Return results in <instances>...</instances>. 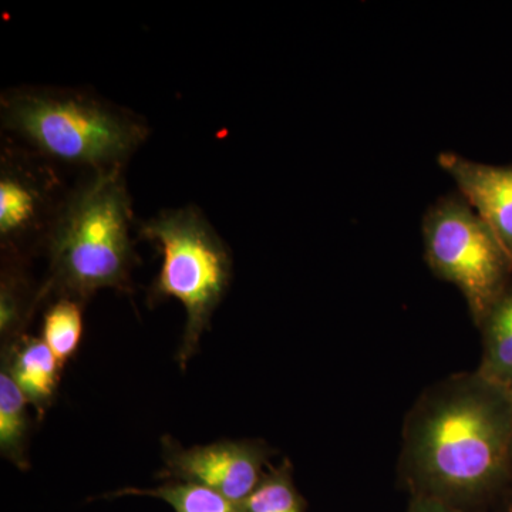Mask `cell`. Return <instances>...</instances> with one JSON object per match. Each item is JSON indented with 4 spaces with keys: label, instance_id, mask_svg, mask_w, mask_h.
<instances>
[{
    "label": "cell",
    "instance_id": "obj_5",
    "mask_svg": "<svg viewBox=\"0 0 512 512\" xmlns=\"http://www.w3.org/2000/svg\"><path fill=\"white\" fill-rule=\"evenodd\" d=\"M421 228L431 272L457 286L480 326L511 285L512 256L458 192L431 205Z\"/></svg>",
    "mask_w": 512,
    "mask_h": 512
},
{
    "label": "cell",
    "instance_id": "obj_6",
    "mask_svg": "<svg viewBox=\"0 0 512 512\" xmlns=\"http://www.w3.org/2000/svg\"><path fill=\"white\" fill-rule=\"evenodd\" d=\"M70 188L56 167L12 141L0 156V242L9 256L45 248L47 235Z\"/></svg>",
    "mask_w": 512,
    "mask_h": 512
},
{
    "label": "cell",
    "instance_id": "obj_9",
    "mask_svg": "<svg viewBox=\"0 0 512 512\" xmlns=\"http://www.w3.org/2000/svg\"><path fill=\"white\" fill-rule=\"evenodd\" d=\"M3 366L18 384L26 400L43 416L55 397L60 365L42 338L20 336L9 350Z\"/></svg>",
    "mask_w": 512,
    "mask_h": 512
},
{
    "label": "cell",
    "instance_id": "obj_16",
    "mask_svg": "<svg viewBox=\"0 0 512 512\" xmlns=\"http://www.w3.org/2000/svg\"><path fill=\"white\" fill-rule=\"evenodd\" d=\"M406 512H476L467 510V508L456 507L443 503V501L433 500V498L412 497L409 508Z\"/></svg>",
    "mask_w": 512,
    "mask_h": 512
},
{
    "label": "cell",
    "instance_id": "obj_12",
    "mask_svg": "<svg viewBox=\"0 0 512 512\" xmlns=\"http://www.w3.org/2000/svg\"><path fill=\"white\" fill-rule=\"evenodd\" d=\"M82 303L62 296L49 306L43 316L42 339L62 366L76 353L82 340Z\"/></svg>",
    "mask_w": 512,
    "mask_h": 512
},
{
    "label": "cell",
    "instance_id": "obj_7",
    "mask_svg": "<svg viewBox=\"0 0 512 512\" xmlns=\"http://www.w3.org/2000/svg\"><path fill=\"white\" fill-rule=\"evenodd\" d=\"M165 470L161 476L210 488L242 504L261 483L271 450L262 441L224 440L183 448L164 441Z\"/></svg>",
    "mask_w": 512,
    "mask_h": 512
},
{
    "label": "cell",
    "instance_id": "obj_3",
    "mask_svg": "<svg viewBox=\"0 0 512 512\" xmlns=\"http://www.w3.org/2000/svg\"><path fill=\"white\" fill-rule=\"evenodd\" d=\"M131 224L124 170L82 175L47 235L49 276L37 302L52 293L84 302L100 289H130L136 258Z\"/></svg>",
    "mask_w": 512,
    "mask_h": 512
},
{
    "label": "cell",
    "instance_id": "obj_10",
    "mask_svg": "<svg viewBox=\"0 0 512 512\" xmlns=\"http://www.w3.org/2000/svg\"><path fill=\"white\" fill-rule=\"evenodd\" d=\"M483 330V360L478 372L512 392V284L478 326Z\"/></svg>",
    "mask_w": 512,
    "mask_h": 512
},
{
    "label": "cell",
    "instance_id": "obj_8",
    "mask_svg": "<svg viewBox=\"0 0 512 512\" xmlns=\"http://www.w3.org/2000/svg\"><path fill=\"white\" fill-rule=\"evenodd\" d=\"M439 165L512 256V164H483L441 153Z\"/></svg>",
    "mask_w": 512,
    "mask_h": 512
},
{
    "label": "cell",
    "instance_id": "obj_13",
    "mask_svg": "<svg viewBox=\"0 0 512 512\" xmlns=\"http://www.w3.org/2000/svg\"><path fill=\"white\" fill-rule=\"evenodd\" d=\"M148 495L160 498L170 504L175 512H244L242 504L228 500L224 495L215 493L202 485L168 481L160 487L151 490L126 488L116 495Z\"/></svg>",
    "mask_w": 512,
    "mask_h": 512
},
{
    "label": "cell",
    "instance_id": "obj_15",
    "mask_svg": "<svg viewBox=\"0 0 512 512\" xmlns=\"http://www.w3.org/2000/svg\"><path fill=\"white\" fill-rule=\"evenodd\" d=\"M26 291L28 288L20 274L18 264H9L8 268L3 269L0 284V332L3 338H9L18 332L23 319L30 311V306H35V303L29 302L26 298Z\"/></svg>",
    "mask_w": 512,
    "mask_h": 512
},
{
    "label": "cell",
    "instance_id": "obj_11",
    "mask_svg": "<svg viewBox=\"0 0 512 512\" xmlns=\"http://www.w3.org/2000/svg\"><path fill=\"white\" fill-rule=\"evenodd\" d=\"M25 394L2 365L0 373V451L19 468H28L29 420Z\"/></svg>",
    "mask_w": 512,
    "mask_h": 512
},
{
    "label": "cell",
    "instance_id": "obj_14",
    "mask_svg": "<svg viewBox=\"0 0 512 512\" xmlns=\"http://www.w3.org/2000/svg\"><path fill=\"white\" fill-rule=\"evenodd\" d=\"M242 511L305 512V500L296 490L288 461L264 474L258 487L242 503Z\"/></svg>",
    "mask_w": 512,
    "mask_h": 512
},
{
    "label": "cell",
    "instance_id": "obj_1",
    "mask_svg": "<svg viewBox=\"0 0 512 512\" xmlns=\"http://www.w3.org/2000/svg\"><path fill=\"white\" fill-rule=\"evenodd\" d=\"M512 474V392L480 372L421 394L403 430L400 478L412 497L476 511Z\"/></svg>",
    "mask_w": 512,
    "mask_h": 512
},
{
    "label": "cell",
    "instance_id": "obj_4",
    "mask_svg": "<svg viewBox=\"0 0 512 512\" xmlns=\"http://www.w3.org/2000/svg\"><path fill=\"white\" fill-rule=\"evenodd\" d=\"M138 234L153 242L163 256L150 289L151 301L173 298L184 306L187 322L178 353L184 369L228 291L231 254L210 221L192 205L161 211L141 222Z\"/></svg>",
    "mask_w": 512,
    "mask_h": 512
},
{
    "label": "cell",
    "instance_id": "obj_2",
    "mask_svg": "<svg viewBox=\"0 0 512 512\" xmlns=\"http://www.w3.org/2000/svg\"><path fill=\"white\" fill-rule=\"evenodd\" d=\"M8 140L33 156L83 175L124 170L150 128L138 114L97 94L66 87L23 86L0 97Z\"/></svg>",
    "mask_w": 512,
    "mask_h": 512
}]
</instances>
